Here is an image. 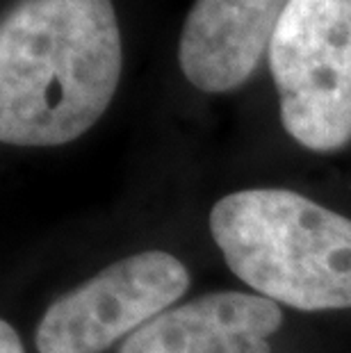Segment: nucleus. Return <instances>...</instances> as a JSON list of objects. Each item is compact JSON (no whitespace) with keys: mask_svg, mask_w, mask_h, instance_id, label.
Listing matches in <instances>:
<instances>
[{"mask_svg":"<svg viewBox=\"0 0 351 353\" xmlns=\"http://www.w3.org/2000/svg\"><path fill=\"white\" fill-rule=\"evenodd\" d=\"M188 288V269L164 251L117 260L48 307L37 328V349L39 353H103L169 310Z\"/></svg>","mask_w":351,"mask_h":353,"instance_id":"obj_4","label":"nucleus"},{"mask_svg":"<svg viewBox=\"0 0 351 353\" xmlns=\"http://www.w3.org/2000/svg\"><path fill=\"white\" fill-rule=\"evenodd\" d=\"M281 121L294 141L331 153L351 141V0H290L270 41Z\"/></svg>","mask_w":351,"mask_h":353,"instance_id":"obj_3","label":"nucleus"},{"mask_svg":"<svg viewBox=\"0 0 351 353\" xmlns=\"http://www.w3.org/2000/svg\"><path fill=\"white\" fill-rule=\"evenodd\" d=\"M0 342H3L0 353H23L21 337L17 330H14V326H10V321H3V324H0Z\"/></svg>","mask_w":351,"mask_h":353,"instance_id":"obj_7","label":"nucleus"},{"mask_svg":"<svg viewBox=\"0 0 351 353\" xmlns=\"http://www.w3.org/2000/svg\"><path fill=\"white\" fill-rule=\"evenodd\" d=\"M290 0H197L185 19L178 64L201 92H233L258 69Z\"/></svg>","mask_w":351,"mask_h":353,"instance_id":"obj_5","label":"nucleus"},{"mask_svg":"<svg viewBox=\"0 0 351 353\" xmlns=\"http://www.w3.org/2000/svg\"><path fill=\"white\" fill-rule=\"evenodd\" d=\"M210 232L237 278L305 312L351 307V219L290 190H242L214 203Z\"/></svg>","mask_w":351,"mask_h":353,"instance_id":"obj_2","label":"nucleus"},{"mask_svg":"<svg viewBox=\"0 0 351 353\" xmlns=\"http://www.w3.org/2000/svg\"><path fill=\"white\" fill-rule=\"evenodd\" d=\"M283 324L276 301L246 292H217L164 310L123 342L121 353H270Z\"/></svg>","mask_w":351,"mask_h":353,"instance_id":"obj_6","label":"nucleus"},{"mask_svg":"<svg viewBox=\"0 0 351 353\" xmlns=\"http://www.w3.org/2000/svg\"><path fill=\"white\" fill-rule=\"evenodd\" d=\"M119 78L112 0H14L0 23V139L69 144L106 114Z\"/></svg>","mask_w":351,"mask_h":353,"instance_id":"obj_1","label":"nucleus"}]
</instances>
